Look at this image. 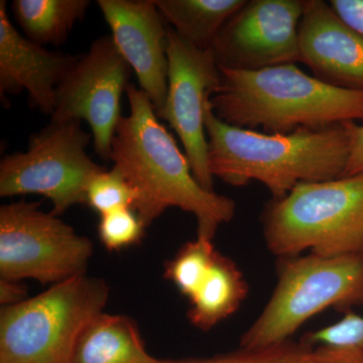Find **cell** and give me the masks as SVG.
Masks as SVG:
<instances>
[{
    "label": "cell",
    "instance_id": "obj_1",
    "mask_svg": "<svg viewBox=\"0 0 363 363\" xmlns=\"http://www.w3.org/2000/svg\"><path fill=\"white\" fill-rule=\"evenodd\" d=\"M125 93L130 114L117 123L109 160L138 192L135 211L147 227L169 208H179L194 215L197 236L213 240L219 226L233 220L235 202L198 183L140 88L130 83Z\"/></svg>",
    "mask_w": 363,
    "mask_h": 363
},
{
    "label": "cell",
    "instance_id": "obj_2",
    "mask_svg": "<svg viewBox=\"0 0 363 363\" xmlns=\"http://www.w3.org/2000/svg\"><path fill=\"white\" fill-rule=\"evenodd\" d=\"M208 168L212 177L235 187L257 181L272 199L285 197L302 183L343 177L350 155L344 123L322 130L267 135L227 124L205 104Z\"/></svg>",
    "mask_w": 363,
    "mask_h": 363
},
{
    "label": "cell",
    "instance_id": "obj_3",
    "mask_svg": "<svg viewBox=\"0 0 363 363\" xmlns=\"http://www.w3.org/2000/svg\"><path fill=\"white\" fill-rule=\"evenodd\" d=\"M220 70L221 85L210 104L215 116L236 128L288 135L363 121V91L326 84L295 64Z\"/></svg>",
    "mask_w": 363,
    "mask_h": 363
},
{
    "label": "cell",
    "instance_id": "obj_4",
    "mask_svg": "<svg viewBox=\"0 0 363 363\" xmlns=\"http://www.w3.org/2000/svg\"><path fill=\"white\" fill-rule=\"evenodd\" d=\"M264 241L277 257L311 250L326 257L363 252V172L298 184L262 214Z\"/></svg>",
    "mask_w": 363,
    "mask_h": 363
},
{
    "label": "cell",
    "instance_id": "obj_5",
    "mask_svg": "<svg viewBox=\"0 0 363 363\" xmlns=\"http://www.w3.org/2000/svg\"><path fill=\"white\" fill-rule=\"evenodd\" d=\"M111 288L84 276L0 311V363H71L83 329L104 312Z\"/></svg>",
    "mask_w": 363,
    "mask_h": 363
},
{
    "label": "cell",
    "instance_id": "obj_6",
    "mask_svg": "<svg viewBox=\"0 0 363 363\" xmlns=\"http://www.w3.org/2000/svg\"><path fill=\"white\" fill-rule=\"evenodd\" d=\"M363 305V252L286 259L278 284L257 319L243 333L240 347L262 350L290 341L310 318L327 308Z\"/></svg>",
    "mask_w": 363,
    "mask_h": 363
},
{
    "label": "cell",
    "instance_id": "obj_7",
    "mask_svg": "<svg viewBox=\"0 0 363 363\" xmlns=\"http://www.w3.org/2000/svg\"><path fill=\"white\" fill-rule=\"evenodd\" d=\"M91 140L80 121L50 123L30 138L26 152L2 157L0 197L44 196L57 216L86 204L91 182L105 171L87 154Z\"/></svg>",
    "mask_w": 363,
    "mask_h": 363
},
{
    "label": "cell",
    "instance_id": "obj_8",
    "mask_svg": "<svg viewBox=\"0 0 363 363\" xmlns=\"http://www.w3.org/2000/svg\"><path fill=\"white\" fill-rule=\"evenodd\" d=\"M40 206L23 199L0 207V279L56 285L84 276L92 241Z\"/></svg>",
    "mask_w": 363,
    "mask_h": 363
},
{
    "label": "cell",
    "instance_id": "obj_9",
    "mask_svg": "<svg viewBox=\"0 0 363 363\" xmlns=\"http://www.w3.org/2000/svg\"><path fill=\"white\" fill-rule=\"evenodd\" d=\"M131 72L111 35L98 38L57 87L50 123L85 121L98 156L111 159L117 123L123 116L121 97Z\"/></svg>",
    "mask_w": 363,
    "mask_h": 363
},
{
    "label": "cell",
    "instance_id": "obj_10",
    "mask_svg": "<svg viewBox=\"0 0 363 363\" xmlns=\"http://www.w3.org/2000/svg\"><path fill=\"white\" fill-rule=\"evenodd\" d=\"M168 92L159 118L179 136L196 180L214 191L207 161L205 104L221 85L218 64L210 49H200L169 26Z\"/></svg>",
    "mask_w": 363,
    "mask_h": 363
},
{
    "label": "cell",
    "instance_id": "obj_11",
    "mask_svg": "<svg viewBox=\"0 0 363 363\" xmlns=\"http://www.w3.org/2000/svg\"><path fill=\"white\" fill-rule=\"evenodd\" d=\"M303 7L304 0H247L210 47L219 68L250 72L300 62Z\"/></svg>",
    "mask_w": 363,
    "mask_h": 363
},
{
    "label": "cell",
    "instance_id": "obj_12",
    "mask_svg": "<svg viewBox=\"0 0 363 363\" xmlns=\"http://www.w3.org/2000/svg\"><path fill=\"white\" fill-rule=\"evenodd\" d=\"M112 39L135 72L157 117L168 92L169 26L155 0H99Z\"/></svg>",
    "mask_w": 363,
    "mask_h": 363
},
{
    "label": "cell",
    "instance_id": "obj_13",
    "mask_svg": "<svg viewBox=\"0 0 363 363\" xmlns=\"http://www.w3.org/2000/svg\"><path fill=\"white\" fill-rule=\"evenodd\" d=\"M300 62L314 77L342 89L363 91V37L324 0H304L298 25Z\"/></svg>",
    "mask_w": 363,
    "mask_h": 363
},
{
    "label": "cell",
    "instance_id": "obj_14",
    "mask_svg": "<svg viewBox=\"0 0 363 363\" xmlns=\"http://www.w3.org/2000/svg\"><path fill=\"white\" fill-rule=\"evenodd\" d=\"M81 56L50 51L16 30L0 1V95L26 90L30 104L51 116L56 105V90Z\"/></svg>",
    "mask_w": 363,
    "mask_h": 363
},
{
    "label": "cell",
    "instance_id": "obj_15",
    "mask_svg": "<svg viewBox=\"0 0 363 363\" xmlns=\"http://www.w3.org/2000/svg\"><path fill=\"white\" fill-rule=\"evenodd\" d=\"M145 350L135 322L100 313L81 332L71 363H157Z\"/></svg>",
    "mask_w": 363,
    "mask_h": 363
},
{
    "label": "cell",
    "instance_id": "obj_16",
    "mask_svg": "<svg viewBox=\"0 0 363 363\" xmlns=\"http://www.w3.org/2000/svg\"><path fill=\"white\" fill-rule=\"evenodd\" d=\"M247 294V283L240 267L218 252L197 292L189 300V321L200 330H211L240 309Z\"/></svg>",
    "mask_w": 363,
    "mask_h": 363
},
{
    "label": "cell",
    "instance_id": "obj_17",
    "mask_svg": "<svg viewBox=\"0 0 363 363\" xmlns=\"http://www.w3.org/2000/svg\"><path fill=\"white\" fill-rule=\"evenodd\" d=\"M167 23L184 40L210 49L224 23L247 0H155Z\"/></svg>",
    "mask_w": 363,
    "mask_h": 363
},
{
    "label": "cell",
    "instance_id": "obj_18",
    "mask_svg": "<svg viewBox=\"0 0 363 363\" xmlns=\"http://www.w3.org/2000/svg\"><path fill=\"white\" fill-rule=\"evenodd\" d=\"M89 6V0H14L11 11L28 40L40 45H60Z\"/></svg>",
    "mask_w": 363,
    "mask_h": 363
},
{
    "label": "cell",
    "instance_id": "obj_19",
    "mask_svg": "<svg viewBox=\"0 0 363 363\" xmlns=\"http://www.w3.org/2000/svg\"><path fill=\"white\" fill-rule=\"evenodd\" d=\"M218 250L213 240L197 236L185 243L175 257L164 264V279L172 281L179 292L190 300L211 269Z\"/></svg>",
    "mask_w": 363,
    "mask_h": 363
},
{
    "label": "cell",
    "instance_id": "obj_20",
    "mask_svg": "<svg viewBox=\"0 0 363 363\" xmlns=\"http://www.w3.org/2000/svg\"><path fill=\"white\" fill-rule=\"evenodd\" d=\"M314 350L304 342L292 341L262 348V350H240L208 358L187 359H159L157 363H313Z\"/></svg>",
    "mask_w": 363,
    "mask_h": 363
},
{
    "label": "cell",
    "instance_id": "obj_21",
    "mask_svg": "<svg viewBox=\"0 0 363 363\" xmlns=\"http://www.w3.org/2000/svg\"><path fill=\"white\" fill-rule=\"evenodd\" d=\"M138 192L117 167L101 172L91 182L86 205L100 215L123 208L135 210Z\"/></svg>",
    "mask_w": 363,
    "mask_h": 363
},
{
    "label": "cell",
    "instance_id": "obj_22",
    "mask_svg": "<svg viewBox=\"0 0 363 363\" xmlns=\"http://www.w3.org/2000/svg\"><path fill=\"white\" fill-rule=\"evenodd\" d=\"M145 228L135 210L123 208L100 215L98 235L105 248L119 250L140 243Z\"/></svg>",
    "mask_w": 363,
    "mask_h": 363
},
{
    "label": "cell",
    "instance_id": "obj_23",
    "mask_svg": "<svg viewBox=\"0 0 363 363\" xmlns=\"http://www.w3.org/2000/svg\"><path fill=\"white\" fill-rule=\"evenodd\" d=\"M303 342L310 346L363 348V316L347 313L337 323L312 332Z\"/></svg>",
    "mask_w": 363,
    "mask_h": 363
},
{
    "label": "cell",
    "instance_id": "obj_24",
    "mask_svg": "<svg viewBox=\"0 0 363 363\" xmlns=\"http://www.w3.org/2000/svg\"><path fill=\"white\" fill-rule=\"evenodd\" d=\"M313 363H363V348L320 345L314 350Z\"/></svg>",
    "mask_w": 363,
    "mask_h": 363
},
{
    "label": "cell",
    "instance_id": "obj_25",
    "mask_svg": "<svg viewBox=\"0 0 363 363\" xmlns=\"http://www.w3.org/2000/svg\"><path fill=\"white\" fill-rule=\"evenodd\" d=\"M350 138V155L343 177L357 175L363 172V124L345 123Z\"/></svg>",
    "mask_w": 363,
    "mask_h": 363
},
{
    "label": "cell",
    "instance_id": "obj_26",
    "mask_svg": "<svg viewBox=\"0 0 363 363\" xmlns=\"http://www.w3.org/2000/svg\"><path fill=\"white\" fill-rule=\"evenodd\" d=\"M332 9L363 37V0H330Z\"/></svg>",
    "mask_w": 363,
    "mask_h": 363
},
{
    "label": "cell",
    "instance_id": "obj_27",
    "mask_svg": "<svg viewBox=\"0 0 363 363\" xmlns=\"http://www.w3.org/2000/svg\"><path fill=\"white\" fill-rule=\"evenodd\" d=\"M28 290L21 281L0 279V304L4 307L20 304L26 301Z\"/></svg>",
    "mask_w": 363,
    "mask_h": 363
}]
</instances>
